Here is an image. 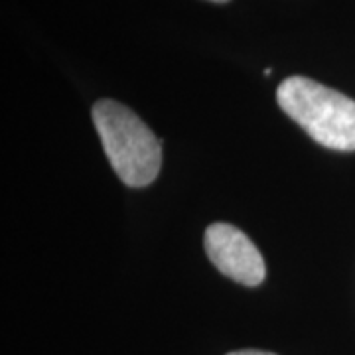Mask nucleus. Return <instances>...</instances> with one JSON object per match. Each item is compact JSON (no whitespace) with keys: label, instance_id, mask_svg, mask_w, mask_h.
Here are the masks:
<instances>
[{"label":"nucleus","instance_id":"nucleus-4","mask_svg":"<svg viewBox=\"0 0 355 355\" xmlns=\"http://www.w3.org/2000/svg\"><path fill=\"white\" fill-rule=\"evenodd\" d=\"M227 355H277L270 352H261V349H239V352H231Z\"/></svg>","mask_w":355,"mask_h":355},{"label":"nucleus","instance_id":"nucleus-2","mask_svg":"<svg viewBox=\"0 0 355 355\" xmlns=\"http://www.w3.org/2000/svg\"><path fill=\"white\" fill-rule=\"evenodd\" d=\"M280 109L298 123L318 144L354 153L355 101L310 77L292 76L277 89Z\"/></svg>","mask_w":355,"mask_h":355},{"label":"nucleus","instance_id":"nucleus-3","mask_svg":"<svg viewBox=\"0 0 355 355\" xmlns=\"http://www.w3.org/2000/svg\"><path fill=\"white\" fill-rule=\"evenodd\" d=\"M203 247L221 275L245 286H259L266 277L265 259L241 229L231 223H211L205 229Z\"/></svg>","mask_w":355,"mask_h":355},{"label":"nucleus","instance_id":"nucleus-5","mask_svg":"<svg viewBox=\"0 0 355 355\" xmlns=\"http://www.w3.org/2000/svg\"><path fill=\"white\" fill-rule=\"evenodd\" d=\"M211 2H219L221 4V2H229V0H211Z\"/></svg>","mask_w":355,"mask_h":355},{"label":"nucleus","instance_id":"nucleus-1","mask_svg":"<svg viewBox=\"0 0 355 355\" xmlns=\"http://www.w3.org/2000/svg\"><path fill=\"white\" fill-rule=\"evenodd\" d=\"M91 116L114 174L130 188L153 184L162 166V144L148 125L111 99L95 103Z\"/></svg>","mask_w":355,"mask_h":355}]
</instances>
